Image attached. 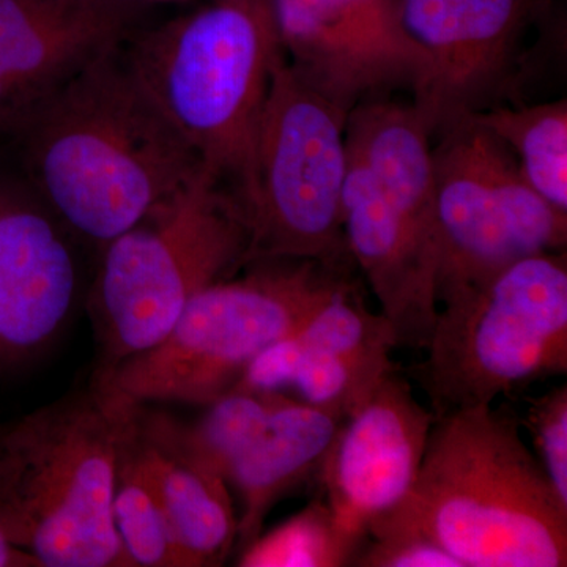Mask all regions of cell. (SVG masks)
<instances>
[{
  "label": "cell",
  "instance_id": "277c9868",
  "mask_svg": "<svg viewBox=\"0 0 567 567\" xmlns=\"http://www.w3.org/2000/svg\"><path fill=\"white\" fill-rule=\"evenodd\" d=\"M159 110L241 212L256 188V141L282 54L270 0H207L125 41Z\"/></svg>",
  "mask_w": 567,
  "mask_h": 567
},
{
  "label": "cell",
  "instance_id": "ac0fdd59",
  "mask_svg": "<svg viewBox=\"0 0 567 567\" xmlns=\"http://www.w3.org/2000/svg\"><path fill=\"white\" fill-rule=\"evenodd\" d=\"M133 445L158 492L185 567L221 566L238 537L226 481L167 456L141 435L140 425Z\"/></svg>",
  "mask_w": 567,
  "mask_h": 567
},
{
  "label": "cell",
  "instance_id": "d4e9b609",
  "mask_svg": "<svg viewBox=\"0 0 567 567\" xmlns=\"http://www.w3.org/2000/svg\"><path fill=\"white\" fill-rule=\"evenodd\" d=\"M0 567H41L28 551L21 550L0 528Z\"/></svg>",
  "mask_w": 567,
  "mask_h": 567
},
{
  "label": "cell",
  "instance_id": "7a4b0ae2",
  "mask_svg": "<svg viewBox=\"0 0 567 567\" xmlns=\"http://www.w3.org/2000/svg\"><path fill=\"white\" fill-rule=\"evenodd\" d=\"M380 525L427 536L462 567L567 566V506L495 404L435 416L415 486Z\"/></svg>",
  "mask_w": 567,
  "mask_h": 567
},
{
  "label": "cell",
  "instance_id": "484cf974",
  "mask_svg": "<svg viewBox=\"0 0 567 567\" xmlns=\"http://www.w3.org/2000/svg\"><path fill=\"white\" fill-rule=\"evenodd\" d=\"M107 2L123 3V6L141 7L145 9L148 6H162V3H185L192 0H107Z\"/></svg>",
  "mask_w": 567,
  "mask_h": 567
},
{
  "label": "cell",
  "instance_id": "52a82bcc",
  "mask_svg": "<svg viewBox=\"0 0 567 567\" xmlns=\"http://www.w3.org/2000/svg\"><path fill=\"white\" fill-rule=\"evenodd\" d=\"M424 350L406 375L435 416L492 405L529 383L565 375L566 251L533 254L450 295Z\"/></svg>",
  "mask_w": 567,
  "mask_h": 567
},
{
  "label": "cell",
  "instance_id": "7c38bea8",
  "mask_svg": "<svg viewBox=\"0 0 567 567\" xmlns=\"http://www.w3.org/2000/svg\"><path fill=\"white\" fill-rule=\"evenodd\" d=\"M434 421L398 369L339 424L319 480L336 525L358 548L415 486Z\"/></svg>",
  "mask_w": 567,
  "mask_h": 567
},
{
  "label": "cell",
  "instance_id": "6da1fadb",
  "mask_svg": "<svg viewBox=\"0 0 567 567\" xmlns=\"http://www.w3.org/2000/svg\"><path fill=\"white\" fill-rule=\"evenodd\" d=\"M9 136L33 192L65 229L102 248L204 171L142 84L125 43L89 62Z\"/></svg>",
  "mask_w": 567,
  "mask_h": 567
},
{
  "label": "cell",
  "instance_id": "d6986e66",
  "mask_svg": "<svg viewBox=\"0 0 567 567\" xmlns=\"http://www.w3.org/2000/svg\"><path fill=\"white\" fill-rule=\"evenodd\" d=\"M278 391L234 390L193 424L137 412L141 435L175 461L226 481L235 462L264 431L286 399Z\"/></svg>",
  "mask_w": 567,
  "mask_h": 567
},
{
  "label": "cell",
  "instance_id": "e0dca14e",
  "mask_svg": "<svg viewBox=\"0 0 567 567\" xmlns=\"http://www.w3.org/2000/svg\"><path fill=\"white\" fill-rule=\"evenodd\" d=\"M342 420L286 395L227 476V486L235 488L241 505L238 547L262 535L265 518L282 498L319 477Z\"/></svg>",
  "mask_w": 567,
  "mask_h": 567
},
{
  "label": "cell",
  "instance_id": "8992f818",
  "mask_svg": "<svg viewBox=\"0 0 567 567\" xmlns=\"http://www.w3.org/2000/svg\"><path fill=\"white\" fill-rule=\"evenodd\" d=\"M193 298L163 341L93 374L136 404L208 405L229 394L265 350L289 338L341 287L349 271L308 259L257 260Z\"/></svg>",
  "mask_w": 567,
  "mask_h": 567
},
{
  "label": "cell",
  "instance_id": "8fae6325",
  "mask_svg": "<svg viewBox=\"0 0 567 567\" xmlns=\"http://www.w3.org/2000/svg\"><path fill=\"white\" fill-rule=\"evenodd\" d=\"M290 69L349 114L394 85L415 89L424 55L406 37L395 0H270Z\"/></svg>",
  "mask_w": 567,
  "mask_h": 567
},
{
  "label": "cell",
  "instance_id": "5bb4252c",
  "mask_svg": "<svg viewBox=\"0 0 567 567\" xmlns=\"http://www.w3.org/2000/svg\"><path fill=\"white\" fill-rule=\"evenodd\" d=\"M141 7L0 0V134H9L102 52L137 31Z\"/></svg>",
  "mask_w": 567,
  "mask_h": 567
},
{
  "label": "cell",
  "instance_id": "ba28073f",
  "mask_svg": "<svg viewBox=\"0 0 567 567\" xmlns=\"http://www.w3.org/2000/svg\"><path fill=\"white\" fill-rule=\"evenodd\" d=\"M347 115L279 55L257 132L256 188L244 212L245 267L308 259L350 271L353 260L342 233Z\"/></svg>",
  "mask_w": 567,
  "mask_h": 567
},
{
  "label": "cell",
  "instance_id": "44dd1931",
  "mask_svg": "<svg viewBox=\"0 0 567 567\" xmlns=\"http://www.w3.org/2000/svg\"><path fill=\"white\" fill-rule=\"evenodd\" d=\"M136 420L123 443L112 502L114 527L133 567H185L158 492L134 453Z\"/></svg>",
  "mask_w": 567,
  "mask_h": 567
},
{
  "label": "cell",
  "instance_id": "9c48e42d",
  "mask_svg": "<svg viewBox=\"0 0 567 567\" xmlns=\"http://www.w3.org/2000/svg\"><path fill=\"white\" fill-rule=\"evenodd\" d=\"M436 303L540 252L566 251L567 215L528 185L516 158L472 117L432 134Z\"/></svg>",
  "mask_w": 567,
  "mask_h": 567
},
{
  "label": "cell",
  "instance_id": "9a60e30c",
  "mask_svg": "<svg viewBox=\"0 0 567 567\" xmlns=\"http://www.w3.org/2000/svg\"><path fill=\"white\" fill-rule=\"evenodd\" d=\"M76 293L65 227L31 185L0 175V369L50 344Z\"/></svg>",
  "mask_w": 567,
  "mask_h": 567
},
{
  "label": "cell",
  "instance_id": "cb8c5ba5",
  "mask_svg": "<svg viewBox=\"0 0 567 567\" xmlns=\"http://www.w3.org/2000/svg\"><path fill=\"white\" fill-rule=\"evenodd\" d=\"M369 544L358 551L352 566L360 567H462L456 558L412 529L380 525L369 532Z\"/></svg>",
  "mask_w": 567,
  "mask_h": 567
},
{
  "label": "cell",
  "instance_id": "3957f363",
  "mask_svg": "<svg viewBox=\"0 0 567 567\" xmlns=\"http://www.w3.org/2000/svg\"><path fill=\"white\" fill-rule=\"evenodd\" d=\"M140 405L92 379L0 427V528L41 567H133L112 502Z\"/></svg>",
  "mask_w": 567,
  "mask_h": 567
},
{
  "label": "cell",
  "instance_id": "7402d4cb",
  "mask_svg": "<svg viewBox=\"0 0 567 567\" xmlns=\"http://www.w3.org/2000/svg\"><path fill=\"white\" fill-rule=\"evenodd\" d=\"M360 548L342 535L324 499H315L300 513L241 548V567L352 566Z\"/></svg>",
  "mask_w": 567,
  "mask_h": 567
},
{
  "label": "cell",
  "instance_id": "ffe728a7",
  "mask_svg": "<svg viewBox=\"0 0 567 567\" xmlns=\"http://www.w3.org/2000/svg\"><path fill=\"white\" fill-rule=\"evenodd\" d=\"M473 118L509 148L528 185L567 215V102L498 104Z\"/></svg>",
  "mask_w": 567,
  "mask_h": 567
},
{
  "label": "cell",
  "instance_id": "5b68a950",
  "mask_svg": "<svg viewBox=\"0 0 567 567\" xmlns=\"http://www.w3.org/2000/svg\"><path fill=\"white\" fill-rule=\"evenodd\" d=\"M248 246L240 205L205 169L104 245L89 295L100 347L93 374L163 341L197 293L245 268Z\"/></svg>",
  "mask_w": 567,
  "mask_h": 567
},
{
  "label": "cell",
  "instance_id": "603a6c76",
  "mask_svg": "<svg viewBox=\"0 0 567 567\" xmlns=\"http://www.w3.org/2000/svg\"><path fill=\"white\" fill-rule=\"evenodd\" d=\"M537 461L559 502L567 506V386H557L529 402L525 417Z\"/></svg>",
  "mask_w": 567,
  "mask_h": 567
},
{
  "label": "cell",
  "instance_id": "2e32d148",
  "mask_svg": "<svg viewBox=\"0 0 567 567\" xmlns=\"http://www.w3.org/2000/svg\"><path fill=\"white\" fill-rule=\"evenodd\" d=\"M342 233L347 251L393 327L399 349L424 350L439 311L436 241L386 199L350 148Z\"/></svg>",
  "mask_w": 567,
  "mask_h": 567
},
{
  "label": "cell",
  "instance_id": "30bf717a",
  "mask_svg": "<svg viewBox=\"0 0 567 567\" xmlns=\"http://www.w3.org/2000/svg\"><path fill=\"white\" fill-rule=\"evenodd\" d=\"M402 28L424 55L413 106L425 128L518 104L528 39L558 0H395Z\"/></svg>",
  "mask_w": 567,
  "mask_h": 567
},
{
  "label": "cell",
  "instance_id": "4fadbf2b",
  "mask_svg": "<svg viewBox=\"0 0 567 567\" xmlns=\"http://www.w3.org/2000/svg\"><path fill=\"white\" fill-rule=\"evenodd\" d=\"M395 349L390 320L371 311L350 282L254 360L235 390L293 391L306 404L346 417L383 377L398 371L391 358Z\"/></svg>",
  "mask_w": 567,
  "mask_h": 567
}]
</instances>
